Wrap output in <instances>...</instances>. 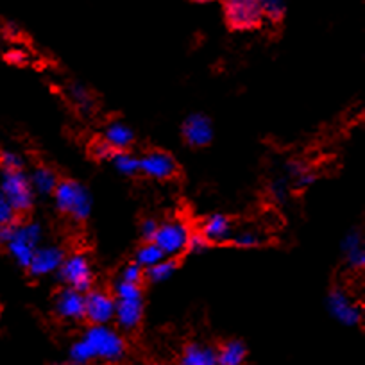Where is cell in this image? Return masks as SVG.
Listing matches in <instances>:
<instances>
[{
    "mask_svg": "<svg viewBox=\"0 0 365 365\" xmlns=\"http://www.w3.org/2000/svg\"><path fill=\"white\" fill-rule=\"evenodd\" d=\"M158 224H160V222H156V220H154V219L143 220V224H142V237L145 238V240L153 242L154 235H156V230H158Z\"/></svg>",
    "mask_w": 365,
    "mask_h": 365,
    "instance_id": "obj_32",
    "label": "cell"
},
{
    "mask_svg": "<svg viewBox=\"0 0 365 365\" xmlns=\"http://www.w3.org/2000/svg\"><path fill=\"white\" fill-rule=\"evenodd\" d=\"M143 317L142 285L118 282L115 287V321L122 329L133 331L140 326Z\"/></svg>",
    "mask_w": 365,
    "mask_h": 365,
    "instance_id": "obj_2",
    "label": "cell"
},
{
    "mask_svg": "<svg viewBox=\"0 0 365 365\" xmlns=\"http://www.w3.org/2000/svg\"><path fill=\"white\" fill-rule=\"evenodd\" d=\"M272 192L274 194H276V197L278 199H283L285 197V182H276V185H274V188H272Z\"/></svg>",
    "mask_w": 365,
    "mask_h": 365,
    "instance_id": "obj_35",
    "label": "cell"
},
{
    "mask_svg": "<svg viewBox=\"0 0 365 365\" xmlns=\"http://www.w3.org/2000/svg\"><path fill=\"white\" fill-rule=\"evenodd\" d=\"M63 259H65V251L61 247H58V245H45V247H38L34 251L33 258H31L29 265H27V270L33 274L34 278H41V276L58 272Z\"/></svg>",
    "mask_w": 365,
    "mask_h": 365,
    "instance_id": "obj_12",
    "label": "cell"
},
{
    "mask_svg": "<svg viewBox=\"0 0 365 365\" xmlns=\"http://www.w3.org/2000/svg\"><path fill=\"white\" fill-rule=\"evenodd\" d=\"M70 97H72L73 103H76L83 111L91 110V106H93V97H91L90 91L84 86H81V84H73V86L70 88Z\"/></svg>",
    "mask_w": 365,
    "mask_h": 365,
    "instance_id": "obj_25",
    "label": "cell"
},
{
    "mask_svg": "<svg viewBox=\"0 0 365 365\" xmlns=\"http://www.w3.org/2000/svg\"><path fill=\"white\" fill-rule=\"evenodd\" d=\"M247 358V349L240 340H230L220 349H217V361L219 365H244Z\"/></svg>",
    "mask_w": 365,
    "mask_h": 365,
    "instance_id": "obj_19",
    "label": "cell"
},
{
    "mask_svg": "<svg viewBox=\"0 0 365 365\" xmlns=\"http://www.w3.org/2000/svg\"><path fill=\"white\" fill-rule=\"evenodd\" d=\"M208 245H210V242L202 237L201 231H199V233L190 235V240H188V249H190V251L202 252L206 247H208Z\"/></svg>",
    "mask_w": 365,
    "mask_h": 365,
    "instance_id": "obj_30",
    "label": "cell"
},
{
    "mask_svg": "<svg viewBox=\"0 0 365 365\" xmlns=\"http://www.w3.org/2000/svg\"><path fill=\"white\" fill-rule=\"evenodd\" d=\"M328 308L333 319L344 326H358L361 321V308L342 289H335L328 296Z\"/></svg>",
    "mask_w": 365,
    "mask_h": 365,
    "instance_id": "obj_11",
    "label": "cell"
},
{
    "mask_svg": "<svg viewBox=\"0 0 365 365\" xmlns=\"http://www.w3.org/2000/svg\"><path fill=\"white\" fill-rule=\"evenodd\" d=\"M15 222H16V220H15ZM15 222L6 224V226H0V245L8 244L9 237H11V233H13V226H15Z\"/></svg>",
    "mask_w": 365,
    "mask_h": 365,
    "instance_id": "obj_34",
    "label": "cell"
},
{
    "mask_svg": "<svg viewBox=\"0 0 365 365\" xmlns=\"http://www.w3.org/2000/svg\"><path fill=\"white\" fill-rule=\"evenodd\" d=\"M259 4H262L263 19L272 24L282 22L287 13L285 0H259Z\"/></svg>",
    "mask_w": 365,
    "mask_h": 365,
    "instance_id": "obj_24",
    "label": "cell"
},
{
    "mask_svg": "<svg viewBox=\"0 0 365 365\" xmlns=\"http://www.w3.org/2000/svg\"><path fill=\"white\" fill-rule=\"evenodd\" d=\"M140 172L147 178L167 181L178 174V163L174 158L163 150H149L145 156L140 158Z\"/></svg>",
    "mask_w": 365,
    "mask_h": 365,
    "instance_id": "obj_10",
    "label": "cell"
},
{
    "mask_svg": "<svg viewBox=\"0 0 365 365\" xmlns=\"http://www.w3.org/2000/svg\"><path fill=\"white\" fill-rule=\"evenodd\" d=\"M6 59H8L9 63H13V65H24L27 59V54L24 51L15 48V51H9L8 54H6Z\"/></svg>",
    "mask_w": 365,
    "mask_h": 365,
    "instance_id": "obj_33",
    "label": "cell"
},
{
    "mask_svg": "<svg viewBox=\"0 0 365 365\" xmlns=\"http://www.w3.org/2000/svg\"><path fill=\"white\" fill-rule=\"evenodd\" d=\"M0 192L4 194L16 215L31 212L34 206V188L29 175L24 170H4L0 168Z\"/></svg>",
    "mask_w": 365,
    "mask_h": 365,
    "instance_id": "obj_4",
    "label": "cell"
},
{
    "mask_svg": "<svg viewBox=\"0 0 365 365\" xmlns=\"http://www.w3.org/2000/svg\"><path fill=\"white\" fill-rule=\"evenodd\" d=\"M52 195H54L56 208L65 213V215H68L70 219L83 222L90 217L91 195L81 182L72 181V179L59 181Z\"/></svg>",
    "mask_w": 365,
    "mask_h": 365,
    "instance_id": "obj_3",
    "label": "cell"
},
{
    "mask_svg": "<svg viewBox=\"0 0 365 365\" xmlns=\"http://www.w3.org/2000/svg\"><path fill=\"white\" fill-rule=\"evenodd\" d=\"M194 2H201V4H206V2H215V0H194Z\"/></svg>",
    "mask_w": 365,
    "mask_h": 365,
    "instance_id": "obj_36",
    "label": "cell"
},
{
    "mask_svg": "<svg viewBox=\"0 0 365 365\" xmlns=\"http://www.w3.org/2000/svg\"><path fill=\"white\" fill-rule=\"evenodd\" d=\"M103 140L113 150H128L135 142V133L124 122H111L104 129Z\"/></svg>",
    "mask_w": 365,
    "mask_h": 365,
    "instance_id": "obj_16",
    "label": "cell"
},
{
    "mask_svg": "<svg viewBox=\"0 0 365 365\" xmlns=\"http://www.w3.org/2000/svg\"><path fill=\"white\" fill-rule=\"evenodd\" d=\"M192 230L182 219H168L158 224L153 242L163 251L167 258H175L188 249Z\"/></svg>",
    "mask_w": 365,
    "mask_h": 365,
    "instance_id": "obj_7",
    "label": "cell"
},
{
    "mask_svg": "<svg viewBox=\"0 0 365 365\" xmlns=\"http://www.w3.org/2000/svg\"><path fill=\"white\" fill-rule=\"evenodd\" d=\"M182 138L190 147H205L213 140V125L208 117L194 113L182 122Z\"/></svg>",
    "mask_w": 365,
    "mask_h": 365,
    "instance_id": "obj_14",
    "label": "cell"
},
{
    "mask_svg": "<svg viewBox=\"0 0 365 365\" xmlns=\"http://www.w3.org/2000/svg\"><path fill=\"white\" fill-rule=\"evenodd\" d=\"M175 270H178V263H175V259L165 258L161 259V262H158L156 265L145 269V278L150 279L153 283H163L174 276Z\"/></svg>",
    "mask_w": 365,
    "mask_h": 365,
    "instance_id": "obj_21",
    "label": "cell"
},
{
    "mask_svg": "<svg viewBox=\"0 0 365 365\" xmlns=\"http://www.w3.org/2000/svg\"><path fill=\"white\" fill-rule=\"evenodd\" d=\"M342 252L346 262L349 263L353 269H361L365 265V249H364V238L358 231H351L342 242Z\"/></svg>",
    "mask_w": 365,
    "mask_h": 365,
    "instance_id": "obj_18",
    "label": "cell"
},
{
    "mask_svg": "<svg viewBox=\"0 0 365 365\" xmlns=\"http://www.w3.org/2000/svg\"><path fill=\"white\" fill-rule=\"evenodd\" d=\"M41 238H43V230L38 222H15L6 249L20 267L27 269L34 251L40 247Z\"/></svg>",
    "mask_w": 365,
    "mask_h": 365,
    "instance_id": "obj_5",
    "label": "cell"
},
{
    "mask_svg": "<svg viewBox=\"0 0 365 365\" xmlns=\"http://www.w3.org/2000/svg\"><path fill=\"white\" fill-rule=\"evenodd\" d=\"M59 276H61L63 282L66 283V287L73 290H79V292H88L91 290V283H93V267L91 262L88 259V256L81 255H70L65 256L61 267H59Z\"/></svg>",
    "mask_w": 365,
    "mask_h": 365,
    "instance_id": "obj_8",
    "label": "cell"
},
{
    "mask_svg": "<svg viewBox=\"0 0 365 365\" xmlns=\"http://www.w3.org/2000/svg\"><path fill=\"white\" fill-rule=\"evenodd\" d=\"M120 279L125 283H133V285H142V282L145 279V269H142L136 263H129L122 270Z\"/></svg>",
    "mask_w": 365,
    "mask_h": 365,
    "instance_id": "obj_26",
    "label": "cell"
},
{
    "mask_svg": "<svg viewBox=\"0 0 365 365\" xmlns=\"http://www.w3.org/2000/svg\"><path fill=\"white\" fill-rule=\"evenodd\" d=\"M179 365H181V364H179Z\"/></svg>",
    "mask_w": 365,
    "mask_h": 365,
    "instance_id": "obj_38",
    "label": "cell"
},
{
    "mask_svg": "<svg viewBox=\"0 0 365 365\" xmlns=\"http://www.w3.org/2000/svg\"><path fill=\"white\" fill-rule=\"evenodd\" d=\"M233 242L238 245V247H256L258 244H262V237H259L256 231L252 230H244V231H238L237 235H233Z\"/></svg>",
    "mask_w": 365,
    "mask_h": 365,
    "instance_id": "obj_27",
    "label": "cell"
},
{
    "mask_svg": "<svg viewBox=\"0 0 365 365\" xmlns=\"http://www.w3.org/2000/svg\"><path fill=\"white\" fill-rule=\"evenodd\" d=\"M124 354L125 340L117 329L110 328L108 324H93L70 347V360L76 365L91 364V361L117 364L124 358Z\"/></svg>",
    "mask_w": 365,
    "mask_h": 365,
    "instance_id": "obj_1",
    "label": "cell"
},
{
    "mask_svg": "<svg viewBox=\"0 0 365 365\" xmlns=\"http://www.w3.org/2000/svg\"><path fill=\"white\" fill-rule=\"evenodd\" d=\"M31 185H33L34 192L41 195H51L54 194L56 187H58V175L52 168L48 167H38L33 174L29 175Z\"/></svg>",
    "mask_w": 365,
    "mask_h": 365,
    "instance_id": "obj_20",
    "label": "cell"
},
{
    "mask_svg": "<svg viewBox=\"0 0 365 365\" xmlns=\"http://www.w3.org/2000/svg\"><path fill=\"white\" fill-rule=\"evenodd\" d=\"M84 319L97 326L110 324L115 319V296L104 290H88L84 294Z\"/></svg>",
    "mask_w": 365,
    "mask_h": 365,
    "instance_id": "obj_9",
    "label": "cell"
},
{
    "mask_svg": "<svg viewBox=\"0 0 365 365\" xmlns=\"http://www.w3.org/2000/svg\"><path fill=\"white\" fill-rule=\"evenodd\" d=\"M24 160L20 154L13 153V150H2L0 153V168L4 170H22Z\"/></svg>",
    "mask_w": 365,
    "mask_h": 365,
    "instance_id": "obj_28",
    "label": "cell"
},
{
    "mask_svg": "<svg viewBox=\"0 0 365 365\" xmlns=\"http://www.w3.org/2000/svg\"><path fill=\"white\" fill-rule=\"evenodd\" d=\"M181 365H219L217 349L206 344H188L182 351Z\"/></svg>",
    "mask_w": 365,
    "mask_h": 365,
    "instance_id": "obj_17",
    "label": "cell"
},
{
    "mask_svg": "<svg viewBox=\"0 0 365 365\" xmlns=\"http://www.w3.org/2000/svg\"><path fill=\"white\" fill-rule=\"evenodd\" d=\"M83 365H91V364H83Z\"/></svg>",
    "mask_w": 365,
    "mask_h": 365,
    "instance_id": "obj_37",
    "label": "cell"
},
{
    "mask_svg": "<svg viewBox=\"0 0 365 365\" xmlns=\"http://www.w3.org/2000/svg\"><path fill=\"white\" fill-rule=\"evenodd\" d=\"M165 258H167V256L163 255V251H161L154 242H147V244H143L142 247L136 251L135 263L142 267V269H149V267L156 265L158 262H161V259Z\"/></svg>",
    "mask_w": 365,
    "mask_h": 365,
    "instance_id": "obj_22",
    "label": "cell"
},
{
    "mask_svg": "<svg viewBox=\"0 0 365 365\" xmlns=\"http://www.w3.org/2000/svg\"><path fill=\"white\" fill-rule=\"evenodd\" d=\"M16 220L15 210L11 208V205L8 202V199L4 197V194L0 192V226H6V224H11Z\"/></svg>",
    "mask_w": 365,
    "mask_h": 365,
    "instance_id": "obj_29",
    "label": "cell"
},
{
    "mask_svg": "<svg viewBox=\"0 0 365 365\" xmlns=\"http://www.w3.org/2000/svg\"><path fill=\"white\" fill-rule=\"evenodd\" d=\"M54 312L63 321H83L84 319V294L65 287L58 292L54 301Z\"/></svg>",
    "mask_w": 365,
    "mask_h": 365,
    "instance_id": "obj_13",
    "label": "cell"
},
{
    "mask_svg": "<svg viewBox=\"0 0 365 365\" xmlns=\"http://www.w3.org/2000/svg\"><path fill=\"white\" fill-rule=\"evenodd\" d=\"M201 235L210 244H222L233 237V224L222 213H213L201 224Z\"/></svg>",
    "mask_w": 365,
    "mask_h": 365,
    "instance_id": "obj_15",
    "label": "cell"
},
{
    "mask_svg": "<svg viewBox=\"0 0 365 365\" xmlns=\"http://www.w3.org/2000/svg\"><path fill=\"white\" fill-rule=\"evenodd\" d=\"M115 153H117V150L111 149V147L108 145V143L104 142V140L97 142L96 147H93V156L99 158V160H111Z\"/></svg>",
    "mask_w": 365,
    "mask_h": 365,
    "instance_id": "obj_31",
    "label": "cell"
},
{
    "mask_svg": "<svg viewBox=\"0 0 365 365\" xmlns=\"http://www.w3.org/2000/svg\"><path fill=\"white\" fill-rule=\"evenodd\" d=\"M111 161H113V167L124 175H135L140 172V158H136L129 150H117Z\"/></svg>",
    "mask_w": 365,
    "mask_h": 365,
    "instance_id": "obj_23",
    "label": "cell"
},
{
    "mask_svg": "<svg viewBox=\"0 0 365 365\" xmlns=\"http://www.w3.org/2000/svg\"><path fill=\"white\" fill-rule=\"evenodd\" d=\"M224 20L227 27L238 33H249L265 22L259 0H222Z\"/></svg>",
    "mask_w": 365,
    "mask_h": 365,
    "instance_id": "obj_6",
    "label": "cell"
}]
</instances>
